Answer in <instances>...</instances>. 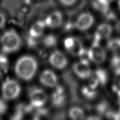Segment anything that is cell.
<instances>
[{"label": "cell", "mask_w": 120, "mask_h": 120, "mask_svg": "<svg viewBox=\"0 0 120 120\" xmlns=\"http://www.w3.org/2000/svg\"><path fill=\"white\" fill-rule=\"evenodd\" d=\"M38 64L36 59L31 55L20 57L15 65V72L19 78L28 81L34 78L38 70Z\"/></svg>", "instance_id": "6da1fadb"}, {"label": "cell", "mask_w": 120, "mask_h": 120, "mask_svg": "<svg viewBox=\"0 0 120 120\" xmlns=\"http://www.w3.org/2000/svg\"><path fill=\"white\" fill-rule=\"evenodd\" d=\"M2 51L4 54L14 52L19 49L22 41L19 34L14 29L5 32L1 38Z\"/></svg>", "instance_id": "7a4b0ae2"}, {"label": "cell", "mask_w": 120, "mask_h": 120, "mask_svg": "<svg viewBox=\"0 0 120 120\" xmlns=\"http://www.w3.org/2000/svg\"><path fill=\"white\" fill-rule=\"evenodd\" d=\"M2 95L5 100H13L17 98L21 94V87L17 81L8 78L2 85Z\"/></svg>", "instance_id": "3957f363"}, {"label": "cell", "mask_w": 120, "mask_h": 120, "mask_svg": "<svg viewBox=\"0 0 120 120\" xmlns=\"http://www.w3.org/2000/svg\"><path fill=\"white\" fill-rule=\"evenodd\" d=\"M29 98L30 104L34 108H41L45 104L48 99L46 94L43 89L39 88L33 87L29 89Z\"/></svg>", "instance_id": "277c9868"}, {"label": "cell", "mask_w": 120, "mask_h": 120, "mask_svg": "<svg viewBox=\"0 0 120 120\" xmlns=\"http://www.w3.org/2000/svg\"><path fill=\"white\" fill-rule=\"evenodd\" d=\"M90 60L97 64H101L107 57L106 52L99 42L93 41L92 45L89 49Z\"/></svg>", "instance_id": "5b68a950"}, {"label": "cell", "mask_w": 120, "mask_h": 120, "mask_svg": "<svg viewBox=\"0 0 120 120\" xmlns=\"http://www.w3.org/2000/svg\"><path fill=\"white\" fill-rule=\"evenodd\" d=\"M64 46L69 54L76 56H79L84 48L82 41L79 38L74 36L66 38L64 41Z\"/></svg>", "instance_id": "8992f818"}, {"label": "cell", "mask_w": 120, "mask_h": 120, "mask_svg": "<svg viewBox=\"0 0 120 120\" xmlns=\"http://www.w3.org/2000/svg\"><path fill=\"white\" fill-rule=\"evenodd\" d=\"M49 62L54 68L58 69H63L67 67L68 61L66 56L59 50H55L50 54Z\"/></svg>", "instance_id": "52a82bcc"}, {"label": "cell", "mask_w": 120, "mask_h": 120, "mask_svg": "<svg viewBox=\"0 0 120 120\" xmlns=\"http://www.w3.org/2000/svg\"><path fill=\"white\" fill-rule=\"evenodd\" d=\"M94 22L93 15L90 12H84L82 13L76 19L75 27L80 31H86L91 28Z\"/></svg>", "instance_id": "ba28073f"}, {"label": "cell", "mask_w": 120, "mask_h": 120, "mask_svg": "<svg viewBox=\"0 0 120 120\" xmlns=\"http://www.w3.org/2000/svg\"><path fill=\"white\" fill-rule=\"evenodd\" d=\"M73 70L79 78L83 80L90 78L92 74L89 65V62L83 60H80L74 64Z\"/></svg>", "instance_id": "9c48e42d"}, {"label": "cell", "mask_w": 120, "mask_h": 120, "mask_svg": "<svg viewBox=\"0 0 120 120\" xmlns=\"http://www.w3.org/2000/svg\"><path fill=\"white\" fill-rule=\"evenodd\" d=\"M39 81L43 85L52 88L57 85L58 78L53 71L46 69L41 73L39 76Z\"/></svg>", "instance_id": "30bf717a"}, {"label": "cell", "mask_w": 120, "mask_h": 120, "mask_svg": "<svg viewBox=\"0 0 120 120\" xmlns=\"http://www.w3.org/2000/svg\"><path fill=\"white\" fill-rule=\"evenodd\" d=\"M112 32L111 25L107 23H103L98 26L95 33L94 41L99 42L102 39L109 38Z\"/></svg>", "instance_id": "8fae6325"}, {"label": "cell", "mask_w": 120, "mask_h": 120, "mask_svg": "<svg viewBox=\"0 0 120 120\" xmlns=\"http://www.w3.org/2000/svg\"><path fill=\"white\" fill-rule=\"evenodd\" d=\"M46 27L55 28L61 25L63 22V15L60 11H56L49 14L44 20Z\"/></svg>", "instance_id": "7c38bea8"}, {"label": "cell", "mask_w": 120, "mask_h": 120, "mask_svg": "<svg viewBox=\"0 0 120 120\" xmlns=\"http://www.w3.org/2000/svg\"><path fill=\"white\" fill-rule=\"evenodd\" d=\"M66 100V94L64 88L61 86L55 87V91L52 95V102L53 105L60 107L64 103Z\"/></svg>", "instance_id": "4fadbf2b"}, {"label": "cell", "mask_w": 120, "mask_h": 120, "mask_svg": "<svg viewBox=\"0 0 120 120\" xmlns=\"http://www.w3.org/2000/svg\"><path fill=\"white\" fill-rule=\"evenodd\" d=\"M46 27L44 21H36L30 27L29 35L32 37L38 38L43 34Z\"/></svg>", "instance_id": "5bb4252c"}, {"label": "cell", "mask_w": 120, "mask_h": 120, "mask_svg": "<svg viewBox=\"0 0 120 120\" xmlns=\"http://www.w3.org/2000/svg\"><path fill=\"white\" fill-rule=\"evenodd\" d=\"M91 77L94 78L98 82L99 85H104L107 83L108 80V74L106 71L101 68H98L95 70L91 74Z\"/></svg>", "instance_id": "9a60e30c"}, {"label": "cell", "mask_w": 120, "mask_h": 120, "mask_svg": "<svg viewBox=\"0 0 120 120\" xmlns=\"http://www.w3.org/2000/svg\"><path fill=\"white\" fill-rule=\"evenodd\" d=\"M69 116L71 120H84L85 114L80 107H73L69 109Z\"/></svg>", "instance_id": "2e32d148"}, {"label": "cell", "mask_w": 120, "mask_h": 120, "mask_svg": "<svg viewBox=\"0 0 120 120\" xmlns=\"http://www.w3.org/2000/svg\"><path fill=\"white\" fill-rule=\"evenodd\" d=\"M112 87L113 91L120 98V67L115 69V76Z\"/></svg>", "instance_id": "e0dca14e"}, {"label": "cell", "mask_w": 120, "mask_h": 120, "mask_svg": "<svg viewBox=\"0 0 120 120\" xmlns=\"http://www.w3.org/2000/svg\"><path fill=\"white\" fill-rule=\"evenodd\" d=\"M42 43L43 45L46 48H52L57 44V37L54 34H48L43 37L42 40Z\"/></svg>", "instance_id": "ac0fdd59"}, {"label": "cell", "mask_w": 120, "mask_h": 120, "mask_svg": "<svg viewBox=\"0 0 120 120\" xmlns=\"http://www.w3.org/2000/svg\"><path fill=\"white\" fill-rule=\"evenodd\" d=\"M82 93L83 96L89 100H93L95 98L97 95V91L95 88L88 85L84 86L82 89Z\"/></svg>", "instance_id": "d6986e66"}, {"label": "cell", "mask_w": 120, "mask_h": 120, "mask_svg": "<svg viewBox=\"0 0 120 120\" xmlns=\"http://www.w3.org/2000/svg\"><path fill=\"white\" fill-rule=\"evenodd\" d=\"M8 66V58L4 53H0V68L3 71H6Z\"/></svg>", "instance_id": "ffe728a7"}, {"label": "cell", "mask_w": 120, "mask_h": 120, "mask_svg": "<svg viewBox=\"0 0 120 120\" xmlns=\"http://www.w3.org/2000/svg\"><path fill=\"white\" fill-rule=\"evenodd\" d=\"M27 45L30 48H34L38 45V38L28 35L26 39Z\"/></svg>", "instance_id": "44dd1931"}, {"label": "cell", "mask_w": 120, "mask_h": 120, "mask_svg": "<svg viewBox=\"0 0 120 120\" xmlns=\"http://www.w3.org/2000/svg\"><path fill=\"white\" fill-rule=\"evenodd\" d=\"M7 109V105L5 101L2 99H0V115L5 113Z\"/></svg>", "instance_id": "7402d4cb"}, {"label": "cell", "mask_w": 120, "mask_h": 120, "mask_svg": "<svg viewBox=\"0 0 120 120\" xmlns=\"http://www.w3.org/2000/svg\"><path fill=\"white\" fill-rule=\"evenodd\" d=\"M6 21H7V18L3 12H0V29L4 27Z\"/></svg>", "instance_id": "603a6c76"}, {"label": "cell", "mask_w": 120, "mask_h": 120, "mask_svg": "<svg viewBox=\"0 0 120 120\" xmlns=\"http://www.w3.org/2000/svg\"><path fill=\"white\" fill-rule=\"evenodd\" d=\"M61 3L65 6H71L75 4L77 0H59Z\"/></svg>", "instance_id": "cb8c5ba5"}, {"label": "cell", "mask_w": 120, "mask_h": 120, "mask_svg": "<svg viewBox=\"0 0 120 120\" xmlns=\"http://www.w3.org/2000/svg\"><path fill=\"white\" fill-rule=\"evenodd\" d=\"M84 120H102L100 117L97 116H90L86 118Z\"/></svg>", "instance_id": "d4e9b609"}, {"label": "cell", "mask_w": 120, "mask_h": 120, "mask_svg": "<svg viewBox=\"0 0 120 120\" xmlns=\"http://www.w3.org/2000/svg\"><path fill=\"white\" fill-rule=\"evenodd\" d=\"M98 1L103 4H107V5H109V4H110V2H112L113 0H98Z\"/></svg>", "instance_id": "484cf974"}, {"label": "cell", "mask_w": 120, "mask_h": 120, "mask_svg": "<svg viewBox=\"0 0 120 120\" xmlns=\"http://www.w3.org/2000/svg\"><path fill=\"white\" fill-rule=\"evenodd\" d=\"M114 120H120V111L115 115Z\"/></svg>", "instance_id": "4316f807"}, {"label": "cell", "mask_w": 120, "mask_h": 120, "mask_svg": "<svg viewBox=\"0 0 120 120\" xmlns=\"http://www.w3.org/2000/svg\"><path fill=\"white\" fill-rule=\"evenodd\" d=\"M118 7H119V9L120 10V0L118 1Z\"/></svg>", "instance_id": "83f0119b"}, {"label": "cell", "mask_w": 120, "mask_h": 120, "mask_svg": "<svg viewBox=\"0 0 120 120\" xmlns=\"http://www.w3.org/2000/svg\"><path fill=\"white\" fill-rule=\"evenodd\" d=\"M1 77H2V73H1V72L0 71V79H1Z\"/></svg>", "instance_id": "f1b7e54d"}, {"label": "cell", "mask_w": 120, "mask_h": 120, "mask_svg": "<svg viewBox=\"0 0 120 120\" xmlns=\"http://www.w3.org/2000/svg\"><path fill=\"white\" fill-rule=\"evenodd\" d=\"M39 120L38 119V118H34L33 120Z\"/></svg>", "instance_id": "f546056e"}, {"label": "cell", "mask_w": 120, "mask_h": 120, "mask_svg": "<svg viewBox=\"0 0 120 120\" xmlns=\"http://www.w3.org/2000/svg\"></svg>", "instance_id": "4dcf8cb0"}]
</instances>
